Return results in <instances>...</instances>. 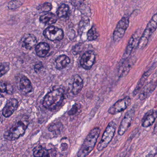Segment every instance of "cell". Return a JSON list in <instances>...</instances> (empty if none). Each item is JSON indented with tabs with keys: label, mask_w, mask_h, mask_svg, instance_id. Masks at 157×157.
Listing matches in <instances>:
<instances>
[{
	"label": "cell",
	"mask_w": 157,
	"mask_h": 157,
	"mask_svg": "<svg viewBox=\"0 0 157 157\" xmlns=\"http://www.w3.org/2000/svg\"><path fill=\"white\" fill-rule=\"evenodd\" d=\"M18 88L21 93L23 94H27L31 92L33 90L31 81L25 76H23L20 79Z\"/></svg>",
	"instance_id": "obj_14"
},
{
	"label": "cell",
	"mask_w": 157,
	"mask_h": 157,
	"mask_svg": "<svg viewBox=\"0 0 157 157\" xmlns=\"http://www.w3.org/2000/svg\"><path fill=\"white\" fill-rule=\"evenodd\" d=\"M101 133L100 128L95 127L91 130L78 151V157H86L93 150Z\"/></svg>",
	"instance_id": "obj_1"
},
{
	"label": "cell",
	"mask_w": 157,
	"mask_h": 157,
	"mask_svg": "<svg viewBox=\"0 0 157 157\" xmlns=\"http://www.w3.org/2000/svg\"><path fill=\"white\" fill-rule=\"evenodd\" d=\"M83 86V82L80 76L75 75L72 84V92L74 95L78 94L82 90Z\"/></svg>",
	"instance_id": "obj_19"
},
{
	"label": "cell",
	"mask_w": 157,
	"mask_h": 157,
	"mask_svg": "<svg viewBox=\"0 0 157 157\" xmlns=\"http://www.w3.org/2000/svg\"><path fill=\"white\" fill-rule=\"evenodd\" d=\"M140 38V32L139 30H137L133 33L128 41L124 53L123 55V59L124 60H126L130 56L135 46L138 44Z\"/></svg>",
	"instance_id": "obj_11"
},
{
	"label": "cell",
	"mask_w": 157,
	"mask_h": 157,
	"mask_svg": "<svg viewBox=\"0 0 157 157\" xmlns=\"http://www.w3.org/2000/svg\"><path fill=\"white\" fill-rule=\"evenodd\" d=\"M81 108V105L76 103L72 106V108L68 112V114L70 116H73L77 113L78 110Z\"/></svg>",
	"instance_id": "obj_29"
},
{
	"label": "cell",
	"mask_w": 157,
	"mask_h": 157,
	"mask_svg": "<svg viewBox=\"0 0 157 157\" xmlns=\"http://www.w3.org/2000/svg\"><path fill=\"white\" fill-rule=\"evenodd\" d=\"M13 89L12 86L10 84L7 83V89H6V93L9 94H11L13 93Z\"/></svg>",
	"instance_id": "obj_32"
},
{
	"label": "cell",
	"mask_w": 157,
	"mask_h": 157,
	"mask_svg": "<svg viewBox=\"0 0 157 157\" xmlns=\"http://www.w3.org/2000/svg\"><path fill=\"white\" fill-rule=\"evenodd\" d=\"M69 7L67 4H61L57 10V15L59 18H62L66 17L67 16L68 13L69 11Z\"/></svg>",
	"instance_id": "obj_23"
},
{
	"label": "cell",
	"mask_w": 157,
	"mask_h": 157,
	"mask_svg": "<svg viewBox=\"0 0 157 157\" xmlns=\"http://www.w3.org/2000/svg\"><path fill=\"white\" fill-rule=\"evenodd\" d=\"M131 103V99L126 96L123 99L117 101L108 109V112L110 114L115 115L125 110Z\"/></svg>",
	"instance_id": "obj_9"
},
{
	"label": "cell",
	"mask_w": 157,
	"mask_h": 157,
	"mask_svg": "<svg viewBox=\"0 0 157 157\" xmlns=\"http://www.w3.org/2000/svg\"><path fill=\"white\" fill-rule=\"evenodd\" d=\"M87 39L90 41H94V40L97 39L98 36V34L95 26H92L88 31L87 34Z\"/></svg>",
	"instance_id": "obj_24"
},
{
	"label": "cell",
	"mask_w": 157,
	"mask_h": 157,
	"mask_svg": "<svg viewBox=\"0 0 157 157\" xmlns=\"http://www.w3.org/2000/svg\"><path fill=\"white\" fill-rule=\"evenodd\" d=\"M57 21V16L52 13H46L40 18V21L41 22L48 25L56 23Z\"/></svg>",
	"instance_id": "obj_20"
},
{
	"label": "cell",
	"mask_w": 157,
	"mask_h": 157,
	"mask_svg": "<svg viewBox=\"0 0 157 157\" xmlns=\"http://www.w3.org/2000/svg\"><path fill=\"white\" fill-rule=\"evenodd\" d=\"M157 28V13L154 14L147 25L137 45L139 49H142L147 46L149 39Z\"/></svg>",
	"instance_id": "obj_4"
},
{
	"label": "cell",
	"mask_w": 157,
	"mask_h": 157,
	"mask_svg": "<svg viewBox=\"0 0 157 157\" xmlns=\"http://www.w3.org/2000/svg\"><path fill=\"white\" fill-rule=\"evenodd\" d=\"M64 99V93L61 89H56L48 93L44 98L43 105L49 110H54L59 107Z\"/></svg>",
	"instance_id": "obj_2"
},
{
	"label": "cell",
	"mask_w": 157,
	"mask_h": 157,
	"mask_svg": "<svg viewBox=\"0 0 157 157\" xmlns=\"http://www.w3.org/2000/svg\"><path fill=\"white\" fill-rule=\"evenodd\" d=\"M95 59V55L91 50L85 52L81 58V66L84 69L89 70L91 68L94 64Z\"/></svg>",
	"instance_id": "obj_10"
},
{
	"label": "cell",
	"mask_w": 157,
	"mask_h": 157,
	"mask_svg": "<svg viewBox=\"0 0 157 157\" xmlns=\"http://www.w3.org/2000/svg\"><path fill=\"white\" fill-rule=\"evenodd\" d=\"M157 86V82H154L151 81L148 83L140 92L139 95V99L140 100H143L147 98L150 94L154 90Z\"/></svg>",
	"instance_id": "obj_16"
},
{
	"label": "cell",
	"mask_w": 157,
	"mask_h": 157,
	"mask_svg": "<svg viewBox=\"0 0 157 157\" xmlns=\"http://www.w3.org/2000/svg\"><path fill=\"white\" fill-rule=\"evenodd\" d=\"M10 63L4 62L1 63V77L5 75L10 70Z\"/></svg>",
	"instance_id": "obj_28"
},
{
	"label": "cell",
	"mask_w": 157,
	"mask_h": 157,
	"mask_svg": "<svg viewBox=\"0 0 157 157\" xmlns=\"http://www.w3.org/2000/svg\"><path fill=\"white\" fill-rule=\"evenodd\" d=\"M63 128V125L61 123H56V124H54L51 125L49 127L48 129L50 132H59V131H61Z\"/></svg>",
	"instance_id": "obj_27"
},
{
	"label": "cell",
	"mask_w": 157,
	"mask_h": 157,
	"mask_svg": "<svg viewBox=\"0 0 157 157\" xmlns=\"http://www.w3.org/2000/svg\"><path fill=\"white\" fill-rule=\"evenodd\" d=\"M129 17L125 15L119 21L113 33V40L115 42H118L122 39L129 25Z\"/></svg>",
	"instance_id": "obj_6"
},
{
	"label": "cell",
	"mask_w": 157,
	"mask_h": 157,
	"mask_svg": "<svg viewBox=\"0 0 157 157\" xmlns=\"http://www.w3.org/2000/svg\"><path fill=\"white\" fill-rule=\"evenodd\" d=\"M135 111L134 109L132 108L128 110L124 115L123 120L121 121V124L118 129V134L120 136H123L127 131L130 126L132 124L135 116Z\"/></svg>",
	"instance_id": "obj_8"
},
{
	"label": "cell",
	"mask_w": 157,
	"mask_h": 157,
	"mask_svg": "<svg viewBox=\"0 0 157 157\" xmlns=\"http://www.w3.org/2000/svg\"><path fill=\"white\" fill-rule=\"evenodd\" d=\"M116 127V125L114 122L112 121L109 123L97 146V149L98 151H101L107 147L113 137L115 132Z\"/></svg>",
	"instance_id": "obj_5"
},
{
	"label": "cell",
	"mask_w": 157,
	"mask_h": 157,
	"mask_svg": "<svg viewBox=\"0 0 157 157\" xmlns=\"http://www.w3.org/2000/svg\"><path fill=\"white\" fill-rule=\"evenodd\" d=\"M52 9V5L48 2H45L40 4L37 7V10L40 13L48 12Z\"/></svg>",
	"instance_id": "obj_25"
},
{
	"label": "cell",
	"mask_w": 157,
	"mask_h": 157,
	"mask_svg": "<svg viewBox=\"0 0 157 157\" xmlns=\"http://www.w3.org/2000/svg\"><path fill=\"white\" fill-rule=\"evenodd\" d=\"M22 45L27 49H31L35 46L37 43V39L34 35L28 34L25 35L22 40Z\"/></svg>",
	"instance_id": "obj_15"
},
{
	"label": "cell",
	"mask_w": 157,
	"mask_h": 157,
	"mask_svg": "<svg viewBox=\"0 0 157 157\" xmlns=\"http://www.w3.org/2000/svg\"><path fill=\"white\" fill-rule=\"evenodd\" d=\"M70 62V59L68 56L66 55H61L56 59V68L59 70L64 69L69 65Z\"/></svg>",
	"instance_id": "obj_18"
},
{
	"label": "cell",
	"mask_w": 157,
	"mask_h": 157,
	"mask_svg": "<svg viewBox=\"0 0 157 157\" xmlns=\"http://www.w3.org/2000/svg\"><path fill=\"white\" fill-rule=\"evenodd\" d=\"M151 70H149L146 71L144 74H143V75L141 77V78L140 79L139 81L138 82L137 84L135 90L133 91V95H136L138 93V92L141 89L143 85H144L145 81L147 78L148 76H149Z\"/></svg>",
	"instance_id": "obj_22"
},
{
	"label": "cell",
	"mask_w": 157,
	"mask_h": 157,
	"mask_svg": "<svg viewBox=\"0 0 157 157\" xmlns=\"http://www.w3.org/2000/svg\"><path fill=\"white\" fill-rule=\"evenodd\" d=\"M50 48L49 44L45 42H42L38 44L35 48L36 55L40 57H45L48 54Z\"/></svg>",
	"instance_id": "obj_17"
},
{
	"label": "cell",
	"mask_w": 157,
	"mask_h": 157,
	"mask_svg": "<svg viewBox=\"0 0 157 157\" xmlns=\"http://www.w3.org/2000/svg\"><path fill=\"white\" fill-rule=\"evenodd\" d=\"M154 131L155 132H157V122L156 124H155V126H154Z\"/></svg>",
	"instance_id": "obj_33"
},
{
	"label": "cell",
	"mask_w": 157,
	"mask_h": 157,
	"mask_svg": "<svg viewBox=\"0 0 157 157\" xmlns=\"http://www.w3.org/2000/svg\"><path fill=\"white\" fill-rule=\"evenodd\" d=\"M152 157H157V153H156V154H154V155H153V156H152Z\"/></svg>",
	"instance_id": "obj_34"
},
{
	"label": "cell",
	"mask_w": 157,
	"mask_h": 157,
	"mask_svg": "<svg viewBox=\"0 0 157 157\" xmlns=\"http://www.w3.org/2000/svg\"><path fill=\"white\" fill-rule=\"evenodd\" d=\"M19 101L14 98H12L7 101L2 110V113L5 117H9L18 108Z\"/></svg>",
	"instance_id": "obj_12"
},
{
	"label": "cell",
	"mask_w": 157,
	"mask_h": 157,
	"mask_svg": "<svg viewBox=\"0 0 157 157\" xmlns=\"http://www.w3.org/2000/svg\"><path fill=\"white\" fill-rule=\"evenodd\" d=\"M0 86H1V93H6V89H7V83L1 81V83H0Z\"/></svg>",
	"instance_id": "obj_31"
},
{
	"label": "cell",
	"mask_w": 157,
	"mask_h": 157,
	"mask_svg": "<svg viewBox=\"0 0 157 157\" xmlns=\"http://www.w3.org/2000/svg\"><path fill=\"white\" fill-rule=\"evenodd\" d=\"M28 124L29 122L26 119L18 120L5 131L4 137L10 141L18 139L25 133Z\"/></svg>",
	"instance_id": "obj_3"
},
{
	"label": "cell",
	"mask_w": 157,
	"mask_h": 157,
	"mask_svg": "<svg viewBox=\"0 0 157 157\" xmlns=\"http://www.w3.org/2000/svg\"><path fill=\"white\" fill-rule=\"evenodd\" d=\"M44 66L42 62H39V63L36 64L34 66V70L37 73L39 72L42 68H43Z\"/></svg>",
	"instance_id": "obj_30"
},
{
	"label": "cell",
	"mask_w": 157,
	"mask_h": 157,
	"mask_svg": "<svg viewBox=\"0 0 157 157\" xmlns=\"http://www.w3.org/2000/svg\"><path fill=\"white\" fill-rule=\"evenodd\" d=\"M157 117V110L151 109L144 115L141 120V125L143 127H148L154 123Z\"/></svg>",
	"instance_id": "obj_13"
},
{
	"label": "cell",
	"mask_w": 157,
	"mask_h": 157,
	"mask_svg": "<svg viewBox=\"0 0 157 157\" xmlns=\"http://www.w3.org/2000/svg\"><path fill=\"white\" fill-rule=\"evenodd\" d=\"M23 4V2L20 1H12L10 2L8 4V8L10 10H13L18 9Z\"/></svg>",
	"instance_id": "obj_26"
},
{
	"label": "cell",
	"mask_w": 157,
	"mask_h": 157,
	"mask_svg": "<svg viewBox=\"0 0 157 157\" xmlns=\"http://www.w3.org/2000/svg\"><path fill=\"white\" fill-rule=\"evenodd\" d=\"M43 34L46 38L51 41H60L64 36L63 30L54 26L47 27L44 31Z\"/></svg>",
	"instance_id": "obj_7"
},
{
	"label": "cell",
	"mask_w": 157,
	"mask_h": 157,
	"mask_svg": "<svg viewBox=\"0 0 157 157\" xmlns=\"http://www.w3.org/2000/svg\"><path fill=\"white\" fill-rule=\"evenodd\" d=\"M134 62V61H133L132 59H128L127 60L126 59L124 60L122 66L120 67L119 72H118L119 77H123L128 74V71L132 67V64H133Z\"/></svg>",
	"instance_id": "obj_21"
}]
</instances>
